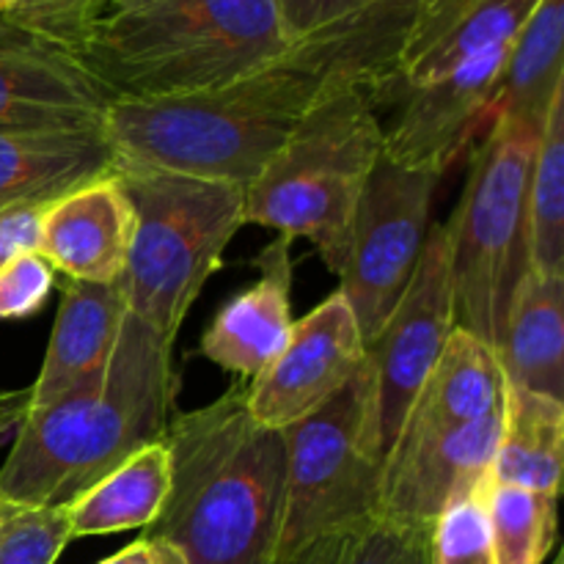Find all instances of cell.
Here are the masks:
<instances>
[{"label": "cell", "mask_w": 564, "mask_h": 564, "mask_svg": "<svg viewBox=\"0 0 564 564\" xmlns=\"http://www.w3.org/2000/svg\"><path fill=\"white\" fill-rule=\"evenodd\" d=\"M501 408L471 424L411 444H394L380 463L375 516L433 527L455 499L477 494L494 474Z\"/></svg>", "instance_id": "7c38bea8"}, {"label": "cell", "mask_w": 564, "mask_h": 564, "mask_svg": "<svg viewBox=\"0 0 564 564\" xmlns=\"http://www.w3.org/2000/svg\"><path fill=\"white\" fill-rule=\"evenodd\" d=\"M441 174L433 165H402L383 152L364 185L339 275L364 345L378 336L416 273Z\"/></svg>", "instance_id": "9c48e42d"}, {"label": "cell", "mask_w": 564, "mask_h": 564, "mask_svg": "<svg viewBox=\"0 0 564 564\" xmlns=\"http://www.w3.org/2000/svg\"><path fill=\"white\" fill-rule=\"evenodd\" d=\"M108 171H113V158L99 127H0V213L22 204L58 202Z\"/></svg>", "instance_id": "ac0fdd59"}, {"label": "cell", "mask_w": 564, "mask_h": 564, "mask_svg": "<svg viewBox=\"0 0 564 564\" xmlns=\"http://www.w3.org/2000/svg\"><path fill=\"white\" fill-rule=\"evenodd\" d=\"M113 97L64 50L0 20V127L86 130Z\"/></svg>", "instance_id": "5bb4252c"}, {"label": "cell", "mask_w": 564, "mask_h": 564, "mask_svg": "<svg viewBox=\"0 0 564 564\" xmlns=\"http://www.w3.org/2000/svg\"><path fill=\"white\" fill-rule=\"evenodd\" d=\"M496 564H545L556 545V496L501 485L485 488Z\"/></svg>", "instance_id": "484cf974"}, {"label": "cell", "mask_w": 564, "mask_h": 564, "mask_svg": "<svg viewBox=\"0 0 564 564\" xmlns=\"http://www.w3.org/2000/svg\"><path fill=\"white\" fill-rule=\"evenodd\" d=\"M540 0H427L400 58V97L494 47H505Z\"/></svg>", "instance_id": "e0dca14e"}, {"label": "cell", "mask_w": 564, "mask_h": 564, "mask_svg": "<svg viewBox=\"0 0 564 564\" xmlns=\"http://www.w3.org/2000/svg\"><path fill=\"white\" fill-rule=\"evenodd\" d=\"M430 529L372 512L312 540L286 564H430Z\"/></svg>", "instance_id": "4316f807"}, {"label": "cell", "mask_w": 564, "mask_h": 564, "mask_svg": "<svg viewBox=\"0 0 564 564\" xmlns=\"http://www.w3.org/2000/svg\"><path fill=\"white\" fill-rule=\"evenodd\" d=\"M564 86V0H540L507 50L494 113L540 130ZM490 113V116H494Z\"/></svg>", "instance_id": "cb8c5ba5"}, {"label": "cell", "mask_w": 564, "mask_h": 564, "mask_svg": "<svg viewBox=\"0 0 564 564\" xmlns=\"http://www.w3.org/2000/svg\"><path fill=\"white\" fill-rule=\"evenodd\" d=\"M427 0H386L372 14L301 39L270 64L202 91L113 99L102 116L113 169L165 171L248 187L303 116L336 86L400 99V58Z\"/></svg>", "instance_id": "6da1fadb"}, {"label": "cell", "mask_w": 564, "mask_h": 564, "mask_svg": "<svg viewBox=\"0 0 564 564\" xmlns=\"http://www.w3.org/2000/svg\"><path fill=\"white\" fill-rule=\"evenodd\" d=\"M496 356L507 386L564 402V279L523 275Z\"/></svg>", "instance_id": "44dd1931"}, {"label": "cell", "mask_w": 564, "mask_h": 564, "mask_svg": "<svg viewBox=\"0 0 564 564\" xmlns=\"http://www.w3.org/2000/svg\"><path fill=\"white\" fill-rule=\"evenodd\" d=\"M485 488L460 496L435 518L430 529V564H496Z\"/></svg>", "instance_id": "83f0119b"}, {"label": "cell", "mask_w": 564, "mask_h": 564, "mask_svg": "<svg viewBox=\"0 0 564 564\" xmlns=\"http://www.w3.org/2000/svg\"><path fill=\"white\" fill-rule=\"evenodd\" d=\"M375 108L369 86L330 88L246 187V224L306 237L330 273L341 275L364 185L383 154Z\"/></svg>", "instance_id": "5b68a950"}, {"label": "cell", "mask_w": 564, "mask_h": 564, "mask_svg": "<svg viewBox=\"0 0 564 564\" xmlns=\"http://www.w3.org/2000/svg\"><path fill=\"white\" fill-rule=\"evenodd\" d=\"M386 0H279L281 20L292 42L347 25L372 14Z\"/></svg>", "instance_id": "1f68e13d"}, {"label": "cell", "mask_w": 564, "mask_h": 564, "mask_svg": "<svg viewBox=\"0 0 564 564\" xmlns=\"http://www.w3.org/2000/svg\"><path fill=\"white\" fill-rule=\"evenodd\" d=\"M364 361V339L339 290L292 323L284 350L248 383L246 402L262 427L286 430L330 400Z\"/></svg>", "instance_id": "8fae6325"}, {"label": "cell", "mask_w": 564, "mask_h": 564, "mask_svg": "<svg viewBox=\"0 0 564 564\" xmlns=\"http://www.w3.org/2000/svg\"><path fill=\"white\" fill-rule=\"evenodd\" d=\"M20 9V0H0V20H9Z\"/></svg>", "instance_id": "d590c367"}, {"label": "cell", "mask_w": 564, "mask_h": 564, "mask_svg": "<svg viewBox=\"0 0 564 564\" xmlns=\"http://www.w3.org/2000/svg\"><path fill=\"white\" fill-rule=\"evenodd\" d=\"M55 270L39 251H22L0 268V319H22L47 303Z\"/></svg>", "instance_id": "4dcf8cb0"}, {"label": "cell", "mask_w": 564, "mask_h": 564, "mask_svg": "<svg viewBox=\"0 0 564 564\" xmlns=\"http://www.w3.org/2000/svg\"><path fill=\"white\" fill-rule=\"evenodd\" d=\"M50 204H22L0 213V268L11 257L22 251H39V235H42V220L47 215Z\"/></svg>", "instance_id": "d6a6232c"}, {"label": "cell", "mask_w": 564, "mask_h": 564, "mask_svg": "<svg viewBox=\"0 0 564 564\" xmlns=\"http://www.w3.org/2000/svg\"><path fill=\"white\" fill-rule=\"evenodd\" d=\"M246 380L196 411H174L165 446L171 485L143 538L187 564H279L284 523V435L262 427Z\"/></svg>", "instance_id": "3957f363"}, {"label": "cell", "mask_w": 564, "mask_h": 564, "mask_svg": "<svg viewBox=\"0 0 564 564\" xmlns=\"http://www.w3.org/2000/svg\"><path fill=\"white\" fill-rule=\"evenodd\" d=\"M551 564H564V562H562V556H556V560H554V562H551Z\"/></svg>", "instance_id": "8d00e7d4"}, {"label": "cell", "mask_w": 564, "mask_h": 564, "mask_svg": "<svg viewBox=\"0 0 564 564\" xmlns=\"http://www.w3.org/2000/svg\"><path fill=\"white\" fill-rule=\"evenodd\" d=\"M510 44L479 53L446 75L402 91L397 121L383 130V152L402 165L446 171L479 127L490 121Z\"/></svg>", "instance_id": "4fadbf2b"}, {"label": "cell", "mask_w": 564, "mask_h": 564, "mask_svg": "<svg viewBox=\"0 0 564 564\" xmlns=\"http://www.w3.org/2000/svg\"><path fill=\"white\" fill-rule=\"evenodd\" d=\"M375 394V372L364 352L356 375L325 405L281 430L286 466L279 564L312 540L375 512L383 463Z\"/></svg>", "instance_id": "ba28073f"}, {"label": "cell", "mask_w": 564, "mask_h": 564, "mask_svg": "<svg viewBox=\"0 0 564 564\" xmlns=\"http://www.w3.org/2000/svg\"><path fill=\"white\" fill-rule=\"evenodd\" d=\"M0 523H3V510H0Z\"/></svg>", "instance_id": "74e56055"}, {"label": "cell", "mask_w": 564, "mask_h": 564, "mask_svg": "<svg viewBox=\"0 0 564 564\" xmlns=\"http://www.w3.org/2000/svg\"><path fill=\"white\" fill-rule=\"evenodd\" d=\"M455 328L449 242H446L444 224H433L405 295L400 297L378 336L364 345L367 361L375 372L378 438L383 457L400 433L402 419L419 386L435 367Z\"/></svg>", "instance_id": "30bf717a"}, {"label": "cell", "mask_w": 564, "mask_h": 564, "mask_svg": "<svg viewBox=\"0 0 564 564\" xmlns=\"http://www.w3.org/2000/svg\"><path fill=\"white\" fill-rule=\"evenodd\" d=\"M540 130L510 116H490L460 202L444 224L457 328L494 350L505 334L512 295L529 273L527 185Z\"/></svg>", "instance_id": "52a82bcc"}, {"label": "cell", "mask_w": 564, "mask_h": 564, "mask_svg": "<svg viewBox=\"0 0 564 564\" xmlns=\"http://www.w3.org/2000/svg\"><path fill=\"white\" fill-rule=\"evenodd\" d=\"M174 345L127 314L108 367L42 408H28L0 466V507H66L165 438L176 411Z\"/></svg>", "instance_id": "7a4b0ae2"}, {"label": "cell", "mask_w": 564, "mask_h": 564, "mask_svg": "<svg viewBox=\"0 0 564 564\" xmlns=\"http://www.w3.org/2000/svg\"><path fill=\"white\" fill-rule=\"evenodd\" d=\"M501 400L505 375L496 350L468 330L455 328L435 367L419 386L394 444L433 438L477 422L501 408Z\"/></svg>", "instance_id": "ffe728a7"}, {"label": "cell", "mask_w": 564, "mask_h": 564, "mask_svg": "<svg viewBox=\"0 0 564 564\" xmlns=\"http://www.w3.org/2000/svg\"><path fill=\"white\" fill-rule=\"evenodd\" d=\"M529 270L564 279V86L554 94L527 185Z\"/></svg>", "instance_id": "d4e9b609"}, {"label": "cell", "mask_w": 564, "mask_h": 564, "mask_svg": "<svg viewBox=\"0 0 564 564\" xmlns=\"http://www.w3.org/2000/svg\"><path fill=\"white\" fill-rule=\"evenodd\" d=\"M169 485L171 455L165 441H158L66 505L72 540L152 527L165 505Z\"/></svg>", "instance_id": "603a6c76"}, {"label": "cell", "mask_w": 564, "mask_h": 564, "mask_svg": "<svg viewBox=\"0 0 564 564\" xmlns=\"http://www.w3.org/2000/svg\"><path fill=\"white\" fill-rule=\"evenodd\" d=\"M99 564H158V554H154V545L147 538H141L132 545H127L124 551H119V554H113L110 560H102Z\"/></svg>", "instance_id": "836d02e7"}, {"label": "cell", "mask_w": 564, "mask_h": 564, "mask_svg": "<svg viewBox=\"0 0 564 564\" xmlns=\"http://www.w3.org/2000/svg\"><path fill=\"white\" fill-rule=\"evenodd\" d=\"M279 0H99L75 58L113 99L220 86L290 53Z\"/></svg>", "instance_id": "277c9868"}, {"label": "cell", "mask_w": 564, "mask_h": 564, "mask_svg": "<svg viewBox=\"0 0 564 564\" xmlns=\"http://www.w3.org/2000/svg\"><path fill=\"white\" fill-rule=\"evenodd\" d=\"M564 402L505 383L501 433L490 477L501 485L560 496Z\"/></svg>", "instance_id": "7402d4cb"}, {"label": "cell", "mask_w": 564, "mask_h": 564, "mask_svg": "<svg viewBox=\"0 0 564 564\" xmlns=\"http://www.w3.org/2000/svg\"><path fill=\"white\" fill-rule=\"evenodd\" d=\"M97 3L99 0H20L17 14L3 22H11L53 47L75 55Z\"/></svg>", "instance_id": "f546056e"}, {"label": "cell", "mask_w": 564, "mask_h": 564, "mask_svg": "<svg viewBox=\"0 0 564 564\" xmlns=\"http://www.w3.org/2000/svg\"><path fill=\"white\" fill-rule=\"evenodd\" d=\"M3 510L0 564H55L72 540L66 507L50 510Z\"/></svg>", "instance_id": "f1b7e54d"}, {"label": "cell", "mask_w": 564, "mask_h": 564, "mask_svg": "<svg viewBox=\"0 0 564 564\" xmlns=\"http://www.w3.org/2000/svg\"><path fill=\"white\" fill-rule=\"evenodd\" d=\"M135 213L127 314L174 345L226 246L246 226V187L165 171L113 169Z\"/></svg>", "instance_id": "8992f818"}, {"label": "cell", "mask_w": 564, "mask_h": 564, "mask_svg": "<svg viewBox=\"0 0 564 564\" xmlns=\"http://www.w3.org/2000/svg\"><path fill=\"white\" fill-rule=\"evenodd\" d=\"M132 231V204L119 176L108 171L50 204L39 235V253L66 279L116 284L124 279Z\"/></svg>", "instance_id": "9a60e30c"}, {"label": "cell", "mask_w": 564, "mask_h": 564, "mask_svg": "<svg viewBox=\"0 0 564 564\" xmlns=\"http://www.w3.org/2000/svg\"><path fill=\"white\" fill-rule=\"evenodd\" d=\"M257 270V281L229 297L202 336V356L240 380L262 375L292 334V237L264 246Z\"/></svg>", "instance_id": "2e32d148"}, {"label": "cell", "mask_w": 564, "mask_h": 564, "mask_svg": "<svg viewBox=\"0 0 564 564\" xmlns=\"http://www.w3.org/2000/svg\"><path fill=\"white\" fill-rule=\"evenodd\" d=\"M127 317L124 284H86L66 279L61 306L39 378L31 386V408L50 405L94 372L108 367Z\"/></svg>", "instance_id": "d6986e66"}, {"label": "cell", "mask_w": 564, "mask_h": 564, "mask_svg": "<svg viewBox=\"0 0 564 564\" xmlns=\"http://www.w3.org/2000/svg\"><path fill=\"white\" fill-rule=\"evenodd\" d=\"M149 543H152V540H149ZM152 545H154V554H158V564H187L174 549H171V545L165 543H152Z\"/></svg>", "instance_id": "e575fe53"}]
</instances>
